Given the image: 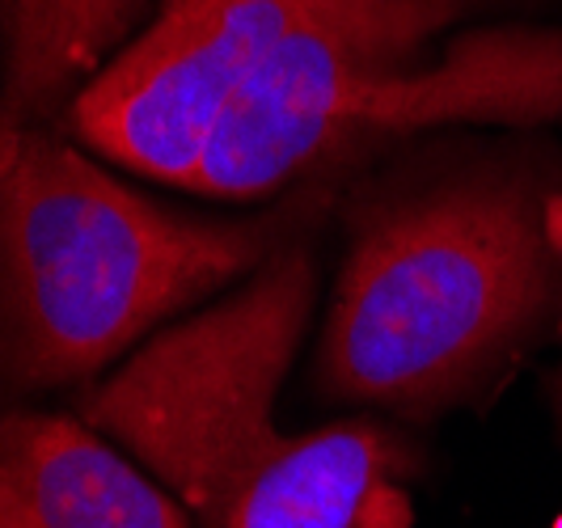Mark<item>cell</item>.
Here are the masks:
<instances>
[{
    "instance_id": "obj_4",
    "label": "cell",
    "mask_w": 562,
    "mask_h": 528,
    "mask_svg": "<svg viewBox=\"0 0 562 528\" xmlns=\"http://www.w3.org/2000/svg\"><path fill=\"white\" fill-rule=\"evenodd\" d=\"M335 195L305 187L246 216H195L114 178L64 127L13 139L0 148V406L89 390L330 221Z\"/></svg>"
},
{
    "instance_id": "obj_7",
    "label": "cell",
    "mask_w": 562,
    "mask_h": 528,
    "mask_svg": "<svg viewBox=\"0 0 562 528\" xmlns=\"http://www.w3.org/2000/svg\"><path fill=\"white\" fill-rule=\"evenodd\" d=\"M550 402H554V411H559V423H562V368L550 377Z\"/></svg>"
},
{
    "instance_id": "obj_5",
    "label": "cell",
    "mask_w": 562,
    "mask_h": 528,
    "mask_svg": "<svg viewBox=\"0 0 562 528\" xmlns=\"http://www.w3.org/2000/svg\"><path fill=\"white\" fill-rule=\"evenodd\" d=\"M0 528H195V520L85 418L0 406Z\"/></svg>"
},
{
    "instance_id": "obj_6",
    "label": "cell",
    "mask_w": 562,
    "mask_h": 528,
    "mask_svg": "<svg viewBox=\"0 0 562 528\" xmlns=\"http://www.w3.org/2000/svg\"><path fill=\"white\" fill-rule=\"evenodd\" d=\"M157 9V0H0V148L64 127Z\"/></svg>"
},
{
    "instance_id": "obj_3",
    "label": "cell",
    "mask_w": 562,
    "mask_h": 528,
    "mask_svg": "<svg viewBox=\"0 0 562 528\" xmlns=\"http://www.w3.org/2000/svg\"><path fill=\"white\" fill-rule=\"evenodd\" d=\"M317 233H296L225 301L153 334L77 393V418L153 473L195 528H411L419 452L397 427H276L317 305Z\"/></svg>"
},
{
    "instance_id": "obj_1",
    "label": "cell",
    "mask_w": 562,
    "mask_h": 528,
    "mask_svg": "<svg viewBox=\"0 0 562 528\" xmlns=\"http://www.w3.org/2000/svg\"><path fill=\"white\" fill-rule=\"evenodd\" d=\"M507 26L562 30V0H161L64 132L148 182L262 207L338 187L394 89Z\"/></svg>"
},
{
    "instance_id": "obj_2",
    "label": "cell",
    "mask_w": 562,
    "mask_h": 528,
    "mask_svg": "<svg viewBox=\"0 0 562 528\" xmlns=\"http://www.w3.org/2000/svg\"><path fill=\"white\" fill-rule=\"evenodd\" d=\"M342 228L322 402L431 418L562 326V178L537 157L394 169L347 199Z\"/></svg>"
}]
</instances>
